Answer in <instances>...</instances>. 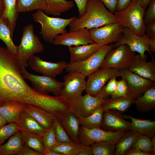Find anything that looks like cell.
I'll return each instance as SVG.
<instances>
[{"label":"cell","mask_w":155,"mask_h":155,"mask_svg":"<svg viewBox=\"0 0 155 155\" xmlns=\"http://www.w3.org/2000/svg\"><path fill=\"white\" fill-rule=\"evenodd\" d=\"M16 55L0 47V106L10 101L32 104L46 110L51 102L48 94L37 92L25 81Z\"/></svg>","instance_id":"6da1fadb"},{"label":"cell","mask_w":155,"mask_h":155,"mask_svg":"<svg viewBox=\"0 0 155 155\" xmlns=\"http://www.w3.org/2000/svg\"><path fill=\"white\" fill-rule=\"evenodd\" d=\"M115 22H119L114 14L108 10L100 1L89 0L84 15L76 17L69 26L70 31H72L80 28L89 30Z\"/></svg>","instance_id":"7a4b0ae2"},{"label":"cell","mask_w":155,"mask_h":155,"mask_svg":"<svg viewBox=\"0 0 155 155\" xmlns=\"http://www.w3.org/2000/svg\"><path fill=\"white\" fill-rule=\"evenodd\" d=\"M35 22L41 26L40 34L46 41L53 43L55 38L58 35L67 32L66 28L75 18V16L64 19L51 17L48 16L43 11L37 10L32 14Z\"/></svg>","instance_id":"3957f363"},{"label":"cell","mask_w":155,"mask_h":155,"mask_svg":"<svg viewBox=\"0 0 155 155\" xmlns=\"http://www.w3.org/2000/svg\"><path fill=\"white\" fill-rule=\"evenodd\" d=\"M145 10L136 0H132L125 9L114 13L116 18L124 28H127L136 35H145L146 26L144 22Z\"/></svg>","instance_id":"277c9868"},{"label":"cell","mask_w":155,"mask_h":155,"mask_svg":"<svg viewBox=\"0 0 155 155\" xmlns=\"http://www.w3.org/2000/svg\"><path fill=\"white\" fill-rule=\"evenodd\" d=\"M44 48L39 38L35 35L32 24L25 26L23 30L21 41L18 46L16 56L21 68L29 65V59L34 55L42 52Z\"/></svg>","instance_id":"5b68a950"},{"label":"cell","mask_w":155,"mask_h":155,"mask_svg":"<svg viewBox=\"0 0 155 155\" xmlns=\"http://www.w3.org/2000/svg\"><path fill=\"white\" fill-rule=\"evenodd\" d=\"M127 131H107L101 128L90 129L81 126L78 138L80 144L84 146H90L95 142L104 141L115 146Z\"/></svg>","instance_id":"8992f818"},{"label":"cell","mask_w":155,"mask_h":155,"mask_svg":"<svg viewBox=\"0 0 155 155\" xmlns=\"http://www.w3.org/2000/svg\"><path fill=\"white\" fill-rule=\"evenodd\" d=\"M113 49V44L103 45L99 50L87 59L80 62L69 63L65 68L69 72L74 71L86 77L100 68L108 52Z\"/></svg>","instance_id":"52a82bcc"},{"label":"cell","mask_w":155,"mask_h":155,"mask_svg":"<svg viewBox=\"0 0 155 155\" xmlns=\"http://www.w3.org/2000/svg\"><path fill=\"white\" fill-rule=\"evenodd\" d=\"M135 55L127 44H121L108 52L100 68H128Z\"/></svg>","instance_id":"ba28073f"},{"label":"cell","mask_w":155,"mask_h":155,"mask_svg":"<svg viewBox=\"0 0 155 155\" xmlns=\"http://www.w3.org/2000/svg\"><path fill=\"white\" fill-rule=\"evenodd\" d=\"M21 69L24 78L30 81L32 88L37 92L44 94L51 93L55 96L60 95L64 87V82H58L50 76L30 73L25 68L21 67Z\"/></svg>","instance_id":"9c48e42d"},{"label":"cell","mask_w":155,"mask_h":155,"mask_svg":"<svg viewBox=\"0 0 155 155\" xmlns=\"http://www.w3.org/2000/svg\"><path fill=\"white\" fill-rule=\"evenodd\" d=\"M106 99L98 96L88 94L82 95L69 100L71 112L77 118L86 117L91 115L100 107Z\"/></svg>","instance_id":"30bf717a"},{"label":"cell","mask_w":155,"mask_h":155,"mask_svg":"<svg viewBox=\"0 0 155 155\" xmlns=\"http://www.w3.org/2000/svg\"><path fill=\"white\" fill-rule=\"evenodd\" d=\"M123 28L120 23L115 22L92 28L89 31L94 42L104 45L118 42L122 36Z\"/></svg>","instance_id":"8fae6325"},{"label":"cell","mask_w":155,"mask_h":155,"mask_svg":"<svg viewBox=\"0 0 155 155\" xmlns=\"http://www.w3.org/2000/svg\"><path fill=\"white\" fill-rule=\"evenodd\" d=\"M149 38L145 35L144 36H138L128 28L124 27L121 38L118 42L113 44V48L121 44H125L132 51L138 53L142 58L147 59V56L145 53L147 51L151 56L152 59H154L149 48Z\"/></svg>","instance_id":"7c38bea8"},{"label":"cell","mask_w":155,"mask_h":155,"mask_svg":"<svg viewBox=\"0 0 155 155\" xmlns=\"http://www.w3.org/2000/svg\"><path fill=\"white\" fill-rule=\"evenodd\" d=\"M119 69L100 68L88 76L86 82V93L95 96L100 91L106 82L115 76H119Z\"/></svg>","instance_id":"4fadbf2b"},{"label":"cell","mask_w":155,"mask_h":155,"mask_svg":"<svg viewBox=\"0 0 155 155\" xmlns=\"http://www.w3.org/2000/svg\"><path fill=\"white\" fill-rule=\"evenodd\" d=\"M64 77V87L60 94L70 100L82 95L86 88V77L79 73L71 71Z\"/></svg>","instance_id":"5bb4252c"},{"label":"cell","mask_w":155,"mask_h":155,"mask_svg":"<svg viewBox=\"0 0 155 155\" xmlns=\"http://www.w3.org/2000/svg\"><path fill=\"white\" fill-rule=\"evenodd\" d=\"M119 76L125 80L131 92L135 98L155 85V82L139 76L127 68L119 69Z\"/></svg>","instance_id":"9a60e30c"},{"label":"cell","mask_w":155,"mask_h":155,"mask_svg":"<svg viewBox=\"0 0 155 155\" xmlns=\"http://www.w3.org/2000/svg\"><path fill=\"white\" fill-rule=\"evenodd\" d=\"M94 42L90 36L89 30L84 28L58 35L55 39L53 44L69 47Z\"/></svg>","instance_id":"2e32d148"},{"label":"cell","mask_w":155,"mask_h":155,"mask_svg":"<svg viewBox=\"0 0 155 155\" xmlns=\"http://www.w3.org/2000/svg\"><path fill=\"white\" fill-rule=\"evenodd\" d=\"M28 63L35 71L55 78L62 73L68 65L63 61L57 63L45 61L34 55L29 59Z\"/></svg>","instance_id":"e0dca14e"},{"label":"cell","mask_w":155,"mask_h":155,"mask_svg":"<svg viewBox=\"0 0 155 155\" xmlns=\"http://www.w3.org/2000/svg\"><path fill=\"white\" fill-rule=\"evenodd\" d=\"M101 126L113 131L132 129L131 122L124 119L122 115L113 110L103 112Z\"/></svg>","instance_id":"ac0fdd59"},{"label":"cell","mask_w":155,"mask_h":155,"mask_svg":"<svg viewBox=\"0 0 155 155\" xmlns=\"http://www.w3.org/2000/svg\"><path fill=\"white\" fill-rule=\"evenodd\" d=\"M142 58L140 54L135 55L128 69L139 76L155 82V61L150 62Z\"/></svg>","instance_id":"d6986e66"},{"label":"cell","mask_w":155,"mask_h":155,"mask_svg":"<svg viewBox=\"0 0 155 155\" xmlns=\"http://www.w3.org/2000/svg\"><path fill=\"white\" fill-rule=\"evenodd\" d=\"M103 46L94 42L74 47L69 46L68 49L70 55L69 63L78 62L84 61L94 54Z\"/></svg>","instance_id":"ffe728a7"},{"label":"cell","mask_w":155,"mask_h":155,"mask_svg":"<svg viewBox=\"0 0 155 155\" xmlns=\"http://www.w3.org/2000/svg\"><path fill=\"white\" fill-rule=\"evenodd\" d=\"M26 104L16 101L7 102L0 106V113L7 123H16Z\"/></svg>","instance_id":"44dd1931"},{"label":"cell","mask_w":155,"mask_h":155,"mask_svg":"<svg viewBox=\"0 0 155 155\" xmlns=\"http://www.w3.org/2000/svg\"><path fill=\"white\" fill-rule=\"evenodd\" d=\"M24 111L46 129L53 126V120L56 116L55 115L37 106L29 104H26Z\"/></svg>","instance_id":"7402d4cb"},{"label":"cell","mask_w":155,"mask_h":155,"mask_svg":"<svg viewBox=\"0 0 155 155\" xmlns=\"http://www.w3.org/2000/svg\"><path fill=\"white\" fill-rule=\"evenodd\" d=\"M16 123L20 131H28L40 135L46 129L25 111L21 114Z\"/></svg>","instance_id":"603a6c76"},{"label":"cell","mask_w":155,"mask_h":155,"mask_svg":"<svg viewBox=\"0 0 155 155\" xmlns=\"http://www.w3.org/2000/svg\"><path fill=\"white\" fill-rule=\"evenodd\" d=\"M59 120L73 142L80 144L78 138L80 127L78 118L70 112Z\"/></svg>","instance_id":"cb8c5ba5"},{"label":"cell","mask_w":155,"mask_h":155,"mask_svg":"<svg viewBox=\"0 0 155 155\" xmlns=\"http://www.w3.org/2000/svg\"><path fill=\"white\" fill-rule=\"evenodd\" d=\"M122 116L123 118L129 119L131 120L132 130L150 138L155 136V121L137 119L128 115Z\"/></svg>","instance_id":"d4e9b609"},{"label":"cell","mask_w":155,"mask_h":155,"mask_svg":"<svg viewBox=\"0 0 155 155\" xmlns=\"http://www.w3.org/2000/svg\"><path fill=\"white\" fill-rule=\"evenodd\" d=\"M135 99L127 96L116 98H108L105 100L100 108L103 111L114 110L124 112L134 103Z\"/></svg>","instance_id":"484cf974"},{"label":"cell","mask_w":155,"mask_h":155,"mask_svg":"<svg viewBox=\"0 0 155 155\" xmlns=\"http://www.w3.org/2000/svg\"><path fill=\"white\" fill-rule=\"evenodd\" d=\"M4 10L1 17L9 27L13 37L18 17L17 0H4Z\"/></svg>","instance_id":"4316f807"},{"label":"cell","mask_w":155,"mask_h":155,"mask_svg":"<svg viewBox=\"0 0 155 155\" xmlns=\"http://www.w3.org/2000/svg\"><path fill=\"white\" fill-rule=\"evenodd\" d=\"M134 103L140 112H148L154 109L155 108V85L136 98Z\"/></svg>","instance_id":"83f0119b"},{"label":"cell","mask_w":155,"mask_h":155,"mask_svg":"<svg viewBox=\"0 0 155 155\" xmlns=\"http://www.w3.org/2000/svg\"><path fill=\"white\" fill-rule=\"evenodd\" d=\"M46 7L44 11L47 15L59 16L62 13L69 11L74 5L72 0H44Z\"/></svg>","instance_id":"f1b7e54d"},{"label":"cell","mask_w":155,"mask_h":155,"mask_svg":"<svg viewBox=\"0 0 155 155\" xmlns=\"http://www.w3.org/2000/svg\"><path fill=\"white\" fill-rule=\"evenodd\" d=\"M23 146L19 131L11 136L6 143L0 146V155H16Z\"/></svg>","instance_id":"f546056e"},{"label":"cell","mask_w":155,"mask_h":155,"mask_svg":"<svg viewBox=\"0 0 155 155\" xmlns=\"http://www.w3.org/2000/svg\"><path fill=\"white\" fill-rule=\"evenodd\" d=\"M20 136L23 145L42 153L44 151L41 135L28 131H20Z\"/></svg>","instance_id":"4dcf8cb0"},{"label":"cell","mask_w":155,"mask_h":155,"mask_svg":"<svg viewBox=\"0 0 155 155\" xmlns=\"http://www.w3.org/2000/svg\"><path fill=\"white\" fill-rule=\"evenodd\" d=\"M139 134L133 130L127 131L115 146L114 155H124L132 147L136 138Z\"/></svg>","instance_id":"1f68e13d"},{"label":"cell","mask_w":155,"mask_h":155,"mask_svg":"<svg viewBox=\"0 0 155 155\" xmlns=\"http://www.w3.org/2000/svg\"><path fill=\"white\" fill-rule=\"evenodd\" d=\"M10 30L4 20L0 16V40L7 46V49L16 55L18 46L14 43Z\"/></svg>","instance_id":"d6a6232c"},{"label":"cell","mask_w":155,"mask_h":155,"mask_svg":"<svg viewBox=\"0 0 155 155\" xmlns=\"http://www.w3.org/2000/svg\"><path fill=\"white\" fill-rule=\"evenodd\" d=\"M103 112L100 107L88 117L77 118L80 125L90 129L100 128Z\"/></svg>","instance_id":"836d02e7"},{"label":"cell","mask_w":155,"mask_h":155,"mask_svg":"<svg viewBox=\"0 0 155 155\" xmlns=\"http://www.w3.org/2000/svg\"><path fill=\"white\" fill-rule=\"evenodd\" d=\"M46 7V4L44 0H17L18 13L38 9L44 11Z\"/></svg>","instance_id":"e575fe53"},{"label":"cell","mask_w":155,"mask_h":155,"mask_svg":"<svg viewBox=\"0 0 155 155\" xmlns=\"http://www.w3.org/2000/svg\"><path fill=\"white\" fill-rule=\"evenodd\" d=\"M83 146L73 143H57L51 150L62 155H78Z\"/></svg>","instance_id":"d590c367"},{"label":"cell","mask_w":155,"mask_h":155,"mask_svg":"<svg viewBox=\"0 0 155 155\" xmlns=\"http://www.w3.org/2000/svg\"><path fill=\"white\" fill-rule=\"evenodd\" d=\"M90 146L94 155H114L115 146L108 142H96Z\"/></svg>","instance_id":"8d00e7d4"},{"label":"cell","mask_w":155,"mask_h":155,"mask_svg":"<svg viewBox=\"0 0 155 155\" xmlns=\"http://www.w3.org/2000/svg\"><path fill=\"white\" fill-rule=\"evenodd\" d=\"M132 147L138 148L146 153L155 155V148L152 144L150 138L144 135L139 134L136 138Z\"/></svg>","instance_id":"74e56055"},{"label":"cell","mask_w":155,"mask_h":155,"mask_svg":"<svg viewBox=\"0 0 155 155\" xmlns=\"http://www.w3.org/2000/svg\"><path fill=\"white\" fill-rule=\"evenodd\" d=\"M53 126L57 143H73L56 116L53 120Z\"/></svg>","instance_id":"f35d334b"},{"label":"cell","mask_w":155,"mask_h":155,"mask_svg":"<svg viewBox=\"0 0 155 155\" xmlns=\"http://www.w3.org/2000/svg\"><path fill=\"white\" fill-rule=\"evenodd\" d=\"M41 136L44 151L51 150L57 144L53 126L46 129Z\"/></svg>","instance_id":"ab89813d"},{"label":"cell","mask_w":155,"mask_h":155,"mask_svg":"<svg viewBox=\"0 0 155 155\" xmlns=\"http://www.w3.org/2000/svg\"><path fill=\"white\" fill-rule=\"evenodd\" d=\"M123 96H127L135 98L131 92L125 80L122 78L121 80L117 81V88L110 97L116 98Z\"/></svg>","instance_id":"60d3db41"},{"label":"cell","mask_w":155,"mask_h":155,"mask_svg":"<svg viewBox=\"0 0 155 155\" xmlns=\"http://www.w3.org/2000/svg\"><path fill=\"white\" fill-rule=\"evenodd\" d=\"M20 131L17 124L10 123L0 128V146L7 139L16 133Z\"/></svg>","instance_id":"b9f144b4"},{"label":"cell","mask_w":155,"mask_h":155,"mask_svg":"<svg viewBox=\"0 0 155 155\" xmlns=\"http://www.w3.org/2000/svg\"><path fill=\"white\" fill-rule=\"evenodd\" d=\"M117 77L115 76L111 78L96 95L105 99L109 98L117 88L118 81L116 79Z\"/></svg>","instance_id":"7bdbcfd3"},{"label":"cell","mask_w":155,"mask_h":155,"mask_svg":"<svg viewBox=\"0 0 155 155\" xmlns=\"http://www.w3.org/2000/svg\"><path fill=\"white\" fill-rule=\"evenodd\" d=\"M149 3L144 14V22L145 26L155 20V0H151Z\"/></svg>","instance_id":"ee69618b"},{"label":"cell","mask_w":155,"mask_h":155,"mask_svg":"<svg viewBox=\"0 0 155 155\" xmlns=\"http://www.w3.org/2000/svg\"><path fill=\"white\" fill-rule=\"evenodd\" d=\"M111 12L114 14L117 11L118 0H100Z\"/></svg>","instance_id":"f6af8a7d"},{"label":"cell","mask_w":155,"mask_h":155,"mask_svg":"<svg viewBox=\"0 0 155 155\" xmlns=\"http://www.w3.org/2000/svg\"><path fill=\"white\" fill-rule=\"evenodd\" d=\"M17 155H43L42 153L23 145L20 150L17 153Z\"/></svg>","instance_id":"bcb514c9"},{"label":"cell","mask_w":155,"mask_h":155,"mask_svg":"<svg viewBox=\"0 0 155 155\" xmlns=\"http://www.w3.org/2000/svg\"><path fill=\"white\" fill-rule=\"evenodd\" d=\"M145 33L149 38H155V20L146 26Z\"/></svg>","instance_id":"7dc6e473"},{"label":"cell","mask_w":155,"mask_h":155,"mask_svg":"<svg viewBox=\"0 0 155 155\" xmlns=\"http://www.w3.org/2000/svg\"><path fill=\"white\" fill-rule=\"evenodd\" d=\"M89 0H74L79 13V18L82 16L86 11V7L87 3Z\"/></svg>","instance_id":"c3c4849f"},{"label":"cell","mask_w":155,"mask_h":155,"mask_svg":"<svg viewBox=\"0 0 155 155\" xmlns=\"http://www.w3.org/2000/svg\"><path fill=\"white\" fill-rule=\"evenodd\" d=\"M124 155H152L150 153L144 152L138 148L131 147L128 150Z\"/></svg>","instance_id":"681fc988"},{"label":"cell","mask_w":155,"mask_h":155,"mask_svg":"<svg viewBox=\"0 0 155 155\" xmlns=\"http://www.w3.org/2000/svg\"><path fill=\"white\" fill-rule=\"evenodd\" d=\"M132 0H118L116 11H122L127 8Z\"/></svg>","instance_id":"f907efd6"},{"label":"cell","mask_w":155,"mask_h":155,"mask_svg":"<svg viewBox=\"0 0 155 155\" xmlns=\"http://www.w3.org/2000/svg\"><path fill=\"white\" fill-rule=\"evenodd\" d=\"M78 155H93L91 146L84 145Z\"/></svg>","instance_id":"816d5d0a"},{"label":"cell","mask_w":155,"mask_h":155,"mask_svg":"<svg viewBox=\"0 0 155 155\" xmlns=\"http://www.w3.org/2000/svg\"><path fill=\"white\" fill-rule=\"evenodd\" d=\"M149 48L152 52H155V38H150L148 42Z\"/></svg>","instance_id":"f5cc1de1"},{"label":"cell","mask_w":155,"mask_h":155,"mask_svg":"<svg viewBox=\"0 0 155 155\" xmlns=\"http://www.w3.org/2000/svg\"><path fill=\"white\" fill-rule=\"evenodd\" d=\"M151 0H136L141 6L146 10Z\"/></svg>","instance_id":"db71d44e"},{"label":"cell","mask_w":155,"mask_h":155,"mask_svg":"<svg viewBox=\"0 0 155 155\" xmlns=\"http://www.w3.org/2000/svg\"><path fill=\"white\" fill-rule=\"evenodd\" d=\"M42 154L43 155H62L61 154L55 152L51 150L44 151Z\"/></svg>","instance_id":"11a10c76"},{"label":"cell","mask_w":155,"mask_h":155,"mask_svg":"<svg viewBox=\"0 0 155 155\" xmlns=\"http://www.w3.org/2000/svg\"><path fill=\"white\" fill-rule=\"evenodd\" d=\"M5 9L4 0H0V16L3 13Z\"/></svg>","instance_id":"9f6ffc18"},{"label":"cell","mask_w":155,"mask_h":155,"mask_svg":"<svg viewBox=\"0 0 155 155\" xmlns=\"http://www.w3.org/2000/svg\"><path fill=\"white\" fill-rule=\"evenodd\" d=\"M7 122L0 113V128L6 125Z\"/></svg>","instance_id":"6f0895ef"},{"label":"cell","mask_w":155,"mask_h":155,"mask_svg":"<svg viewBox=\"0 0 155 155\" xmlns=\"http://www.w3.org/2000/svg\"><path fill=\"white\" fill-rule=\"evenodd\" d=\"M151 141L153 147L155 148V136L152 138Z\"/></svg>","instance_id":"680465c9"}]
</instances>
